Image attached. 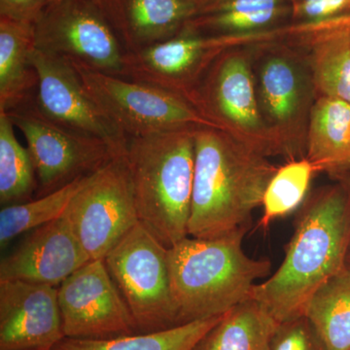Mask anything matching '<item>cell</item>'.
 Listing matches in <instances>:
<instances>
[{
  "instance_id": "cell-1",
  "label": "cell",
  "mask_w": 350,
  "mask_h": 350,
  "mask_svg": "<svg viewBox=\"0 0 350 350\" xmlns=\"http://www.w3.org/2000/svg\"><path fill=\"white\" fill-rule=\"evenodd\" d=\"M350 246V192L321 191L301 209L280 268L253 287L258 301L278 323L301 317L324 283L347 268Z\"/></svg>"
},
{
  "instance_id": "cell-2",
  "label": "cell",
  "mask_w": 350,
  "mask_h": 350,
  "mask_svg": "<svg viewBox=\"0 0 350 350\" xmlns=\"http://www.w3.org/2000/svg\"><path fill=\"white\" fill-rule=\"evenodd\" d=\"M276 170L243 140L220 129L198 128L189 236L213 239L250 227Z\"/></svg>"
},
{
  "instance_id": "cell-3",
  "label": "cell",
  "mask_w": 350,
  "mask_h": 350,
  "mask_svg": "<svg viewBox=\"0 0 350 350\" xmlns=\"http://www.w3.org/2000/svg\"><path fill=\"white\" fill-rule=\"evenodd\" d=\"M248 228L213 239L189 236L169 248L178 325L225 314L250 299L257 280L269 275V260L254 259L244 252Z\"/></svg>"
},
{
  "instance_id": "cell-4",
  "label": "cell",
  "mask_w": 350,
  "mask_h": 350,
  "mask_svg": "<svg viewBox=\"0 0 350 350\" xmlns=\"http://www.w3.org/2000/svg\"><path fill=\"white\" fill-rule=\"evenodd\" d=\"M197 129L126 140L124 157L138 219L167 248L189 237Z\"/></svg>"
},
{
  "instance_id": "cell-5",
  "label": "cell",
  "mask_w": 350,
  "mask_h": 350,
  "mask_svg": "<svg viewBox=\"0 0 350 350\" xmlns=\"http://www.w3.org/2000/svg\"><path fill=\"white\" fill-rule=\"evenodd\" d=\"M70 63L88 96L126 137L199 126L223 130L179 94Z\"/></svg>"
},
{
  "instance_id": "cell-6",
  "label": "cell",
  "mask_w": 350,
  "mask_h": 350,
  "mask_svg": "<svg viewBox=\"0 0 350 350\" xmlns=\"http://www.w3.org/2000/svg\"><path fill=\"white\" fill-rule=\"evenodd\" d=\"M167 250L138 222L103 259L139 334L179 326Z\"/></svg>"
},
{
  "instance_id": "cell-7",
  "label": "cell",
  "mask_w": 350,
  "mask_h": 350,
  "mask_svg": "<svg viewBox=\"0 0 350 350\" xmlns=\"http://www.w3.org/2000/svg\"><path fill=\"white\" fill-rule=\"evenodd\" d=\"M36 49L123 77L126 51L98 0L48 4L33 24Z\"/></svg>"
},
{
  "instance_id": "cell-8",
  "label": "cell",
  "mask_w": 350,
  "mask_h": 350,
  "mask_svg": "<svg viewBox=\"0 0 350 350\" xmlns=\"http://www.w3.org/2000/svg\"><path fill=\"white\" fill-rule=\"evenodd\" d=\"M32 98L5 113L27 142L38 177L36 198L93 174L120 157L107 142L69 131L45 118L34 107Z\"/></svg>"
},
{
  "instance_id": "cell-9",
  "label": "cell",
  "mask_w": 350,
  "mask_h": 350,
  "mask_svg": "<svg viewBox=\"0 0 350 350\" xmlns=\"http://www.w3.org/2000/svg\"><path fill=\"white\" fill-rule=\"evenodd\" d=\"M66 215L90 259H105L139 222L125 157H116L92 174Z\"/></svg>"
},
{
  "instance_id": "cell-10",
  "label": "cell",
  "mask_w": 350,
  "mask_h": 350,
  "mask_svg": "<svg viewBox=\"0 0 350 350\" xmlns=\"http://www.w3.org/2000/svg\"><path fill=\"white\" fill-rule=\"evenodd\" d=\"M64 336L108 340L137 334V324L105 266L91 260L57 287Z\"/></svg>"
},
{
  "instance_id": "cell-11",
  "label": "cell",
  "mask_w": 350,
  "mask_h": 350,
  "mask_svg": "<svg viewBox=\"0 0 350 350\" xmlns=\"http://www.w3.org/2000/svg\"><path fill=\"white\" fill-rule=\"evenodd\" d=\"M31 62L38 75L32 103L41 115L69 131L103 140L118 155H125L128 137L88 96L68 59L34 47Z\"/></svg>"
},
{
  "instance_id": "cell-12",
  "label": "cell",
  "mask_w": 350,
  "mask_h": 350,
  "mask_svg": "<svg viewBox=\"0 0 350 350\" xmlns=\"http://www.w3.org/2000/svg\"><path fill=\"white\" fill-rule=\"evenodd\" d=\"M252 34L204 38L185 25L174 38L126 52L123 78L161 88L192 103L196 83L209 62L227 46Z\"/></svg>"
},
{
  "instance_id": "cell-13",
  "label": "cell",
  "mask_w": 350,
  "mask_h": 350,
  "mask_svg": "<svg viewBox=\"0 0 350 350\" xmlns=\"http://www.w3.org/2000/svg\"><path fill=\"white\" fill-rule=\"evenodd\" d=\"M64 338L57 287L0 280V350H52Z\"/></svg>"
},
{
  "instance_id": "cell-14",
  "label": "cell",
  "mask_w": 350,
  "mask_h": 350,
  "mask_svg": "<svg viewBox=\"0 0 350 350\" xmlns=\"http://www.w3.org/2000/svg\"><path fill=\"white\" fill-rule=\"evenodd\" d=\"M91 261L71 228L66 213L27 232L0 262V280H20L59 287Z\"/></svg>"
},
{
  "instance_id": "cell-15",
  "label": "cell",
  "mask_w": 350,
  "mask_h": 350,
  "mask_svg": "<svg viewBox=\"0 0 350 350\" xmlns=\"http://www.w3.org/2000/svg\"><path fill=\"white\" fill-rule=\"evenodd\" d=\"M193 105L218 126L219 119H222L245 131L261 126L250 66L238 55L225 57L218 64L204 90L195 94Z\"/></svg>"
},
{
  "instance_id": "cell-16",
  "label": "cell",
  "mask_w": 350,
  "mask_h": 350,
  "mask_svg": "<svg viewBox=\"0 0 350 350\" xmlns=\"http://www.w3.org/2000/svg\"><path fill=\"white\" fill-rule=\"evenodd\" d=\"M200 0H114L108 15L126 52L178 34L200 13Z\"/></svg>"
},
{
  "instance_id": "cell-17",
  "label": "cell",
  "mask_w": 350,
  "mask_h": 350,
  "mask_svg": "<svg viewBox=\"0 0 350 350\" xmlns=\"http://www.w3.org/2000/svg\"><path fill=\"white\" fill-rule=\"evenodd\" d=\"M33 24L0 17V112L31 100L38 75L31 62Z\"/></svg>"
},
{
  "instance_id": "cell-18",
  "label": "cell",
  "mask_w": 350,
  "mask_h": 350,
  "mask_svg": "<svg viewBox=\"0 0 350 350\" xmlns=\"http://www.w3.org/2000/svg\"><path fill=\"white\" fill-rule=\"evenodd\" d=\"M306 159L317 172L350 167V103L322 96L312 108Z\"/></svg>"
},
{
  "instance_id": "cell-19",
  "label": "cell",
  "mask_w": 350,
  "mask_h": 350,
  "mask_svg": "<svg viewBox=\"0 0 350 350\" xmlns=\"http://www.w3.org/2000/svg\"><path fill=\"white\" fill-rule=\"evenodd\" d=\"M278 323L248 299L226 312L191 350H268Z\"/></svg>"
},
{
  "instance_id": "cell-20",
  "label": "cell",
  "mask_w": 350,
  "mask_h": 350,
  "mask_svg": "<svg viewBox=\"0 0 350 350\" xmlns=\"http://www.w3.org/2000/svg\"><path fill=\"white\" fill-rule=\"evenodd\" d=\"M200 13L188 23L194 29H213L248 34L276 22L285 13L284 0H200Z\"/></svg>"
},
{
  "instance_id": "cell-21",
  "label": "cell",
  "mask_w": 350,
  "mask_h": 350,
  "mask_svg": "<svg viewBox=\"0 0 350 350\" xmlns=\"http://www.w3.org/2000/svg\"><path fill=\"white\" fill-rule=\"evenodd\" d=\"M310 32L317 89L323 96L350 103V27H322Z\"/></svg>"
},
{
  "instance_id": "cell-22",
  "label": "cell",
  "mask_w": 350,
  "mask_h": 350,
  "mask_svg": "<svg viewBox=\"0 0 350 350\" xmlns=\"http://www.w3.org/2000/svg\"><path fill=\"white\" fill-rule=\"evenodd\" d=\"M327 350H350V271L345 268L312 295L305 312Z\"/></svg>"
},
{
  "instance_id": "cell-23",
  "label": "cell",
  "mask_w": 350,
  "mask_h": 350,
  "mask_svg": "<svg viewBox=\"0 0 350 350\" xmlns=\"http://www.w3.org/2000/svg\"><path fill=\"white\" fill-rule=\"evenodd\" d=\"M222 317L197 320L165 330L108 340L64 338L52 350H191Z\"/></svg>"
},
{
  "instance_id": "cell-24",
  "label": "cell",
  "mask_w": 350,
  "mask_h": 350,
  "mask_svg": "<svg viewBox=\"0 0 350 350\" xmlns=\"http://www.w3.org/2000/svg\"><path fill=\"white\" fill-rule=\"evenodd\" d=\"M91 175L80 177L50 194L34 198L23 204L2 207L0 211L1 250L6 248L21 234L62 217L73 198L86 185Z\"/></svg>"
},
{
  "instance_id": "cell-25",
  "label": "cell",
  "mask_w": 350,
  "mask_h": 350,
  "mask_svg": "<svg viewBox=\"0 0 350 350\" xmlns=\"http://www.w3.org/2000/svg\"><path fill=\"white\" fill-rule=\"evenodd\" d=\"M15 126L0 112V204H23L36 198L38 177L27 147L16 137Z\"/></svg>"
},
{
  "instance_id": "cell-26",
  "label": "cell",
  "mask_w": 350,
  "mask_h": 350,
  "mask_svg": "<svg viewBox=\"0 0 350 350\" xmlns=\"http://www.w3.org/2000/svg\"><path fill=\"white\" fill-rule=\"evenodd\" d=\"M317 172L308 159L292 161L276 170L262 196L260 226L268 227L276 219L284 217L300 206Z\"/></svg>"
},
{
  "instance_id": "cell-27",
  "label": "cell",
  "mask_w": 350,
  "mask_h": 350,
  "mask_svg": "<svg viewBox=\"0 0 350 350\" xmlns=\"http://www.w3.org/2000/svg\"><path fill=\"white\" fill-rule=\"evenodd\" d=\"M262 103L269 116L278 123L293 118L300 107L301 85L298 69L282 57H273L260 73Z\"/></svg>"
},
{
  "instance_id": "cell-28",
  "label": "cell",
  "mask_w": 350,
  "mask_h": 350,
  "mask_svg": "<svg viewBox=\"0 0 350 350\" xmlns=\"http://www.w3.org/2000/svg\"><path fill=\"white\" fill-rule=\"evenodd\" d=\"M268 350H327V347L310 320L301 315L278 323Z\"/></svg>"
},
{
  "instance_id": "cell-29",
  "label": "cell",
  "mask_w": 350,
  "mask_h": 350,
  "mask_svg": "<svg viewBox=\"0 0 350 350\" xmlns=\"http://www.w3.org/2000/svg\"><path fill=\"white\" fill-rule=\"evenodd\" d=\"M293 15L308 23L321 22L350 13V0H292Z\"/></svg>"
},
{
  "instance_id": "cell-30",
  "label": "cell",
  "mask_w": 350,
  "mask_h": 350,
  "mask_svg": "<svg viewBox=\"0 0 350 350\" xmlns=\"http://www.w3.org/2000/svg\"><path fill=\"white\" fill-rule=\"evenodd\" d=\"M48 0H0V17L34 24Z\"/></svg>"
},
{
  "instance_id": "cell-31",
  "label": "cell",
  "mask_w": 350,
  "mask_h": 350,
  "mask_svg": "<svg viewBox=\"0 0 350 350\" xmlns=\"http://www.w3.org/2000/svg\"><path fill=\"white\" fill-rule=\"evenodd\" d=\"M327 24L331 25V27H340V25L350 27V13L327 20Z\"/></svg>"
},
{
  "instance_id": "cell-32",
  "label": "cell",
  "mask_w": 350,
  "mask_h": 350,
  "mask_svg": "<svg viewBox=\"0 0 350 350\" xmlns=\"http://www.w3.org/2000/svg\"><path fill=\"white\" fill-rule=\"evenodd\" d=\"M349 188H350V183H349ZM345 267H347V269H349V271H350V246H349V252H347V261H345Z\"/></svg>"
},
{
  "instance_id": "cell-33",
  "label": "cell",
  "mask_w": 350,
  "mask_h": 350,
  "mask_svg": "<svg viewBox=\"0 0 350 350\" xmlns=\"http://www.w3.org/2000/svg\"><path fill=\"white\" fill-rule=\"evenodd\" d=\"M59 1H62V0H48V4H54ZM98 1H100V3H103V0H98Z\"/></svg>"
},
{
  "instance_id": "cell-34",
  "label": "cell",
  "mask_w": 350,
  "mask_h": 350,
  "mask_svg": "<svg viewBox=\"0 0 350 350\" xmlns=\"http://www.w3.org/2000/svg\"><path fill=\"white\" fill-rule=\"evenodd\" d=\"M103 3L108 4L110 3V2H111V0H103Z\"/></svg>"
}]
</instances>
